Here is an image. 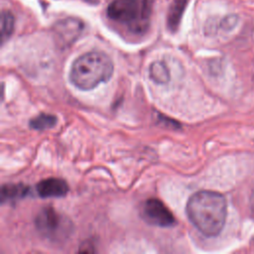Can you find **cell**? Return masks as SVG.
I'll use <instances>...</instances> for the list:
<instances>
[{
  "label": "cell",
  "instance_id": "15",
  "mask_svg": "<svg viewBox=\"0 0 254 254\" xmlns=\"http://www.w3.org/2000/svg\"><path fill=\"white\" fill-rule=\"evenodd\" d=\"M88 1H90V2H93V3H95V2H96V0H88Z\"/></svg>",
  "mask_w": 254,
  "mask_h": 254
},
{
  "label": "cell",
  "instance_id": "7",
  "mask_svg": "<svg viewBox=\"0 0 254 254\" xmlns=\"http://www.w3.org/2000/svg\"><path fill=\"white\" fill-rule=\"evenodd\" d=\"M36 189L42 198H63L69 192L68 184L58 178L45 179L37 185Z\"/></svg>",
  "mask_w": 254,
  "mask_h": 254
},
{
  "label": "cell",
  "instance_id": "13",
  "mask_svg": "<svg viewBox=\"0 0 254 254\" xmlns=\"http://www.w3.org/2000/svg\"><path fill=\"white\" fill-rule=\"evenodd\" d=\"M239 21V17L235 14H230L226 17H224L220 23V26L223 30L225 31H230L232 29H234L236 27V25L238 24Z\"/></svg>",
  "mask_w": 254,
  "mask_h": 254
},
{
  "label": "cell",
  "instance_id": "14",
  "mask_svg": "<svg viewBox=\"0 0 254 254\" xmlns=\"http://www.w3.org/2000/svg\"><path fill=\"white\" fill-rule=\"evenodd\" d=\"M250 212H251V216L254 219V194L251 197V203H250Z\"/></svg>",
  "mask_w": 254,
  "mask_h": 254
},
{
  "label": "cell",
  "instance_id": "6",
  "mask_svg": "<svg viewBox=\"0 0 254 254\" xmlns=\"http://www.w3.org/2000/svg\"><path fill=\"white\" fill-rule=\"evenodd\" d=\"M83 24L78 19L68 18L58 22L54 28V34L62 46H70L80 35Z\"/></svg>",
  "mask_w": 254,
  "mask_h": 254
},
{
  "label": "cell",
  "instance_id": "3",
  "mask_svg": "<svg viewBox=\"0 0 254 254\" xmlns=\"http://www.w3.org/2000/svg\"><path fill=\"white\" fill-rule=\"evenodd\" d=\"M154 0H112L108 8L110 20L133 34L149 28Z\"/></svg>",
  "mask_w": 254,
  "mask_h": 254
},
{
  "label": "cell",
  "instance_id": "11",
  "mask_svg": "<svg viewBox=\"0 0 254 254\" xmlns=\"http://www.w3.org/2000/svg\"><path fill=\"white\" fill-rule=\"evenodd\" d=\"M57 124V117L52 114L41 113L30 121V127L36 130H45L53 128Z\"/></svg>",
  "mask_w": 254,
  "mask_h": 254
},
{
  "label": "cell",
  "instance_id": "4",
  "mask_svg": "<svg viewBox=\"0 0 254 254\" xmlns=\"http://www.w3.org/2000/svg\"><path fill=\"white\" fill-rule=\"evenodd\" d=\"M35 224L44 237L53 241L67 238L72 231L71 221L50 207L43 209L38 214Z\"/></svg>",
  "mask_w": 254,
  "mask_h": 254
},
{
  "label": "cell",
  "instance_id": "8",
  "mask_svg": "<svg viewBox=\"0 0 254 254\" xmlns=\"http://www.w3.org/2000/svg\"><path fill=\"white\" fill-rule=\"evenodd\" d=\"M188 2L189 0H174L172 5L169 8L167 16V26L170 31L175 32L178 30Z\"/></svg>",
  "mask_w": 254,
  "mask_h": 254
},
{
  "label": "cell",
  "instance_id": "12",
  "mask_svg": "<svg viewBox=\"0 0 254 254\" xmlns=\"http://www.w3.org/2000/svg\"><path fill=\"white\" fill-rule=\"evenodd\" d=\"M15 19L10 11L4 10L1 13V40L4 43L13 33Z\"/></svg>",
  "mask_w": 254,
  "mask_h": 254
},
{
  "label": "cell",
  "instance_id": "10",
  "mask_svg": "<svg viewBox=\"0 0 254 254\" xmlns=\"http://www.w3.org/2000/svg\"><path fill=\"white\" fill-rule=\"evenodd\" d=\"M150 76L155 82L163 84L170 79V73L164 63L155 62L150 67Z\"/></svg>",
  "mask_w": 254,
  "mask_h": 254
},
{
  "label": "cell",
  "instance_id": "2",
  "mask_svg": "<svg viewBox=\"0 0 254 254\" xmlns=\"http://www.w3.org/2000/svg\"><path fill=\"white\" fill-rule=\"evenodd\" d=\"M111 59L103 52H90L78 57L71 69V80L77 89L90 91L109 80L113 73Z\"/></svg>",
  "mask_w": 254,
  "mask_h": 254
},
{
  "label": "cell",
  "instance_id": "9",
  "mask_svg": "<svg viewBox=\"0 0 254 254\" xmlns=\"http://www.w3.org/2000/svg\"><path fill=\"white\" fill-rule=\"evenodd\" d=\"M28 192L29 189L23 184L4 185L1 188V201L6 202L21 199L24 198Z\"/></svg>",
  "mask_w": 254,
  "mask_h": 254
},
{
  "label": "cell",
  "instance_id": "1",
  "mask_svg": "<svg viewBox=\"0 0 254 254\" xmlns=\"http://www.w3.org/2000/svg\"><path fill=\"white\" fill-rule=\"evenodd\" d=\"M187 215L190 221L204 235L217 236L225 224L226 200L218 192L200 191L189 199Z\"/></svg>",
  "mask_w": 254,
  "mask_h": 254
},
{
  "label": "cell",
  "instance_id": "5",
  "mask_svg": "<svg viewBox=\"0 0 254 254\" xmlns=\"http://www.w3.org/2000/svg\"><path fill=\"white\" fill-rule=\"evenodd\" d=\"M142 217L148 223L161 227L173 226L176 223L171 211L158 199H149L143 204Z\"/></svg>",
  "mask_w": 254,
  "mask_h": 254
}]
</instances>
